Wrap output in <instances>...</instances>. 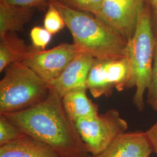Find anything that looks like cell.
<instances>
[{
	"label": "cell",
	"mask_w": 157,
	"mask_h": 157,
	"mask_svg": "<svg viewBox=\"0 0 157 157\" xmlns=\"http://www.w3.org/2000/svg\"><path fill=\"white\" fill-rule=\"evenodd\" d=\"M0 114H4L25 135L49 146L59 157L90 155L75 123L65 110L62 97L50 86L44 101L23 111Z\"/></svg>",
	"instance_id": "1"
},
{
	"label": "cell",
	"mask_w": 157,
	"mask_h": 157,
	"mask_svg": "<svg viewBox=\"0 0 157 157\" xmlns=\"http://www.w3.org/2000/svg\"><path fill=\"white\" fill-rule=\"evenodd\" d=\"M50 1L61 13L78 52L98 59L124 56L127 40L107 23L90 13L73 10L56 0Z\"/></svg>",
	"instance_id": "2"
},
{
	"label": "cell",
	"mask_w": 157,
	"mask_h": 157,
	"mask_svg": "<svg viewBox=\"0 0 157 157\" xmlns=\"http://www.w3.org/2000/svg\"><path fill=\"white\" fill-rule=\"evenodd\" d=\"M157 41L152 30L151 11L144 5L139 13L134 33L128 40L124 53L130 69L127 89L136 87L133 102L139 111L144 108V95L150 83Z\"/></svg>",
	"instance_id": "3"
},
{
	"label": "cell",
	"mask_w": 157,
	"mask_h": 157,
	"mask_svg": "<svg viewBox=\"0 0 157 157\" xmlns=\"http://www.w3.org/2000/svg\"><path fill=\"white\" fill-rule=\"evenodd\" d=\"M0 81V113L18 112L44 101L50 86L23 62L6 67Z\"/></svg>",
	"instance_id": "4"
},
{
	"label": "cell",
	"mask_w": 157,
	"mask_h": 157,
	"mask_svg": "<svg viewBox=\"0 0 157 157\" xmlns=\"http://www.w3.org/2000/svg\"><path fill=\"white\" fill-rule=\"evenodd\" d=\"M75 124L87 151L92 155L104 151L128 128L126 121L115 109L94 118L80 119Z\"/></svg>",
	"instance_id": "5"
},
{
	"label": "cell",
	"mask_w": 157,
	"mask_h": 157,
	"mask_svg": "<svg viewBox=\"0 0 157 157\" xmlns=\"http://www.w3.org/2000/svg\"><path fill=\"white\" fill-rule=\"evenodd\" d=\"M130 75L129 61L124 56L95 58L89 73L86 87L94 98L108 97L113 89H127Z\"/></svg>",
	"instance_id": "6"
},
{
	"label": "cell",
	"mask_w": 157,
	"mask_h": 157,
	"mask_svg": "<svg viewBox=\"0 0 157 157\" xmlns=\"http://www.w3.org/2000/svg\"><path fill=\"white\" fill-rule=\"evenodd\" d=\"M77 52L73 43H63L48 50L32 47L22 62L49 84L60 76Z\"/></svg>",
	"instance_id": "7"
},
{
	"label": "cell",
	"mask_w": 157,
	"mask_h": 157,
	"mask_svg": "<svg viewBox=\"0 0 157 157\" xmlns=\"http://www.w3.org/2000/svg\"><path fill=\"white\" fill-rule=\"evenodd\" d=\"M144 0H103L97 17L128 40L134 33Z\"/></svg>",
	"instance_id": "8"
},
{
	"label": "cell",
	"mask_w": 157,
	"mask_h": 157,
	"mask_svg": "<svg viewBox=\"0 0 157 157\" xmlns=\"http://www.w3.org/2000/svg\"><path fill=\"white\" fill-rule=\"evenodd\" d=\"M94 59L88 54L78 52L64 71L49 86L61 97L70 90L86 87L87 77Z\"/></svg>",
	"instance_id": "9"
},
{
	"label": "cell",
	"mask_w": 157,
	"mask_h": 157,
	"mask_svg": "<svg viewBox=\"0 0 157 157\" xmlns=\"http://www.w3.org/2000/svg\"><path fill=\"white\" fill-rule=\"evenodd\" d=\"M153 153L146 132H126L121 135L103 151L87 157H149Z\"/></svg>",
	"instance_id": "10"
},
{
	"label": "cell",
	"mask_w": 157,
	"mask_h": 157,
	"mask_svg": "<svg viewBox=\"0 0 157 157\" xmlns=\"http://www.w3.org/2000/svg\"><path fill=\"white\" fill-rule=\"evenodd\" d=\"M87 90V87L76 88L62 97L65 110L75 123L80 119L94 118L98 115V106L88 97Z\"/></svg>",
	"instance_id": "11"
},
{
	"label": "cell",
	"mask_w": 157,
	"mask_h": 157,
	"mask_svg": "<svg viewBox=\"0 0 157 157\" xmlns=\"http://www.w3.org/2000/svg\"><path fill=\"white\" fill-rule=\"evenodd\" d=\"M0 157H59L45 143L25 135L0 146Z\"/></svg>",
	"instance_id": "12"
},
{
	"label": "cell",
	"mask_w": 157,
	"mask_h": 157,
	"mask_svg": "<svg viewBox=\"0 0 157 157\" xmlns=\"http://www.w3.org/2000/svg\"><path fill=\"white\" fill-rule=\"evenodd\" d=\"M33 8L14 6L0 1V38L9 32L23 30L33 16Z\"/></svg>",
	"instance_id": "13"
},
{
	"label": "cell",
	"mask_w": 157,
	"mask_h": 157,
	"mask_svg": "<svg viewBox=\"0 0 157 157\" xmlns=\"http://www.w3.org/2000/svg\"><path fill=\"white\" fill-rule=\"evenodd\" d=\"M0 39V72H2L12 63L22 62L31 47L26 45L17 33L9 32Z\"/></svg>",
	"instance_id": "14"
},
{
	"label": "cell",
	"mask_w": 157,
	"mask_h": 157,
	"mask_svg": "<svg viewBox=\"0 0 157 157\" xmlns=\"http://www.w3.org/2000/svg\"><path fill=\"white\" fill-rule=\"evenodd\" d=\"M25 135L4 114H0V146L17 140Z\"/></svg>",
	"instance_id": "15"
},
{
	"label": "cell",
	"mask_w": 157,
	"mask_h": 157,
	"mask_svg": "<svg viewBox=\"0 0 157 157\" xmlns=\"http://www.w3.org/2000/svg\"><path fill=\"white\" fill-rule=\"evenodd\" d=\"M48 4V8L44 17V28L53 35L59 32L65 28L66 24L56 6L51 1H49Z\"/></svg>",
	"instance_id": "16"
},
{
	"label": "cell",
	"mask_w": 157,
	"mask_h": 157,
	"mask_svg": "<svg viewBox=\"0 0 157 157\" xmlns=\"http://www.w3.org/2000/svg\"><path fill=\"white\" fill-rule=\"evenodd\" d=\"M62 4L77 10L91 13L97 17L101 11L103 0H56Z\"/></svg>",
	"instance_id": "17"
},
{
	"label": "cell",
	"mask_w": 157,
	"mask_h": 157,
	"mask_svg": "<svg viewBox=\"0 0 157 157\" xmlns=\"http://www.w3.org/2000/svg\"><path fill=\"white\" fill-rule=\"evenodd\" d=\"M147 90V103L157 112V41L154 51L151 78Z\"/></svg>",
	"instance_id": "18"
},
{
	"label": "cell",
	"mask_w": 157,
	"mask_h": 157,
	"mask_svg": "<svg viewBox=\"0 0 157 157\" xmlns=\"http://www.w3.org/2000/svg\"><path fill=\"white\" fill-rule=\"evenodd\" d=\"M52 35L45 28L34 27L30 33L33 47L37 49L45 50V47L50 42Z\"/></svg>",
	"instance_id": "19"
},
{
	"label": "cell",
	"mask_w": 157,
	"mask_h": 157,
	"mask_svg": "<svg viewBox=\"0 0 157 157\" xmlns=\"http://www.w3.org/2000/svg\"><path fill=\"white\" fill-rule=\"evenodd\" d=\"M51 0H0V1H3L14 6L30 8L44 6L47 2H49Z\"/></svg>",
	"instance_id": "20"
},
{
	"label": "cell",
	"mask_w": 157,
	"mask_h": 157,
	"mask_svg": "<svg viewBox=\"0 0 157 157\" xmlns=\"http://www.w3.org/2000/svg\"><path fill=\"white\" fill-rule=\"evenodd\" d=\"M146 135L151 145L153 152L157 156V125L154 124L146 132Z\"/></svg>",
	"instance_id": "21"
},
{
	"label": "cell",
	"mask_w": 157,
	"mask_h": 157,
	"mask_svg": "<svg viewBox=\"0 0 157 157\" xmlns=\"http://www.w3.org/2000/svg\"><path fill=\"white\" fill-rule=\"evenodd\" d=\"M152 6V8H157V0H147Z\"/></svg>",
	"instance_id": "22"
},
{
	"label": "cell",
	"mask_w": 157,
	"mask_h": 157,
	"mask_svg": "<svg viewBox=\"0 0 157 157\" xmlns=\"http://www.w3.org/2000/svg\"><path fill=\"white\" fill-rule=\"evenodd\" d=\"M153 11H154V18H155V21L157 28V8H153Z\"/></svg>",
	"instance_id": "23"
},
{
	"label": "cell",
	"mask_w": 157,
	"mask_h": 157,
	"mask_svg": "<svg viewBox=\"0 0 157 157\" xmlns=\"http://www.w3.org/2000/svg\"><path fill=\"white\" fill-rule=\"evenodd\" d=\"M157 124V122H156V124Z\"/></svg>",
	"instance_id": "24"
}]
</instances>
